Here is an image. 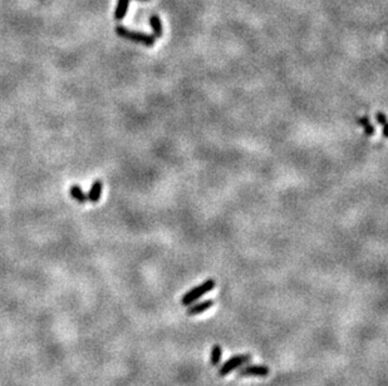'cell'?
Instances as JSON below:
<instances>
[{
  "label": "cell",
  "instance_id": "cell-1",
  "mask_svg": "<svg viewBox=\"0 0 388 386\" xmlns=\"http://www.w3.org/2000/svg\"><path fill=\"white\" fill-rule=\"evenodd\" d=\"M215 286H216V282H215V280H212V278H209V280L204 281L202 283L197 285L196 287L191 288L190 291H187L186 294L184 295V297H182V300H181L182 306H189V305L196 302L197 300L201 299V297L204 296V295H206L207 292L212 291V290L215 288Z\"/></svg>",
  "mask_w": 388,
  "mask_h": 386
},
{
  "label": "cell",
  "instance_id": "cell-2",
  "mask_svg": "<svg viewBox=\"0 0 388 386\" xmlns=\"http://www.w3.org/2000/svg\"><path fill=\"white\" fill-rule=\"evenodd\" d=\"M116 33L117 35H120L121 38H125V39H129L132 42L136 43H141V44L146 45V47H152L154 44V37L149 34H144V33L141 32H134V30H129L126 29L123 27H117L116 28Z\"/></svg>",
  "mask_w": 388,
  "mask_h": 386
},
{
  "label": "cell",
  "instance_id": "cell-3",
  "mask_svg": "<svg viewBox=\"0 0 388 386\" xmlns=\"http://www.w3.org/2000/svg\"><path fill=\"white\" fill-rule=\"evenodd\" d=\"M250 360H252V355L249 354H242V355H237V356L230 357L229 360H226V361L220 366L219 375L220 376H226V375H229L230 372H232L234 370L239 369V367H242L243 365L249 362Z\"/></svg>",
  "mask_w": 388,
  "mask_h": 386
},
{
  "label": "cell",
  "instance_id": "cell-4",
  "mask_svg": "<svg viewBox=\"0 0 388 386\" xmlns=\"http://www.w3.org/2000/svg\"><path fill=\"white\" fill-rule=\"evenodd\" d=\"M270 370L268 366H264V365H248V366L242 367V369L238 371V375L240 377H248V376H259V377H265L268 376Z\"/></svg>",
  "mask_w": 388,
  "mask_h": 386
},
{
  "label": "cell",
  "instance_id": "cell-5",
  "mask_svg": "<svg viewBox=\"0 0 388 386\" xmlns=\"http://www.w3.org/2000/svg\"><path fill=\"white\" fill-rule=\"evenodd\" d=\"M214 306V300H205L201 302H194V304L189 305V309H187L186 314L189 316H196V315L204 314L205 311L210 310Z\"/></svg>",
  "mask_w": 388,
  "mask_h": 386
},
{
  "label": "cell",
  "instance_id": "cell-6",
  "mask_svg": "<svg viewBox=\"0 0 388 386\" xmlns=\"http://www.w3.org/2000/svg\"><path fill=\"white\" fill-rule=\"evenodd\" d=\"M101 195H102V182L101 181H95L93 182L92 187H91V191L88 193V201L92 203H97L100 201Z\"/></svg>",
  "mask_w": 388,
  "mask_h": 386
},
{
  "label": "cell",
  "instance_id": "cell-7",
  "mask_svg": "<svg viewBox=\"0 0 388 386\" xmlns=\"http://www.w3.org/2000/svg\"><path fill=\"white\" fill-rule=\"evenodd\" d=\"M129 2H131V0H118L117 7H116V12H115L116 20H122L123 18H125L126 13H127V9L129 7Z\"/></svg>",
  "mask_w": 388,
  "mask_h": 386
},
{
  "label": "cell",
  "instance_id": "cell-8",
  "mask_svg": "<svg viewBox=\"0 0 388 386\" xmlns=\"http://www.w3.org/2000/svg\"><path fill=\"white\" fill-rule=\"evenodd\" d=\"M222 356V349L220 345H214L211 349V354H210V362H211L212 366H219L220 361H221Z\"/></svg>",
  "mask_w": 388,
  "mask_h": 386
},
{
  "label": "cell",
  "instance_id": "cell-9",
  "mask_svg": "<svg viewBox=\"0 0 388 386\" xmlns=\"http://www.w3.org/2000/svg\"><path fill=\"white\" fill-rule=\"evenodd\" d=\"M70 196L80 203H86L88 200L87 195L82 191V188H81L80 186H72V188H70Z\"/></svg>",
  "mask_w": 388,
  "mask_h": 386
},
{
  "label": "cell",
  "instance_id": "cell-10",
  "mask_svg": "<svg viewBox=\"0 0 388 386\" xmlns=\"http://www.w3.org/2000/svg\"><path fill=\"white\" fill-rule=\"evenodd\" d=\"M149 24H151L152 29H153L154 37L161 38L162 37V23H161V19H160V18L157 17V15H152V17L149 18Z\"/></svg>",
  "mask_w": 388,
  "mask_h": 386
},
{
  "label": "cell",
  "instance_id": "cell-11",
  "mask_svg": "<svg viewBox=\"0 0 388 386\" xmlns=\"http://www.w3.org/2000/svg\"><path fill=\"white\" fill-rule=\"evenodd\" d=\"M358 124H361V126L363 127L364 132H366L367 136H373L374 132H376L374 127L372 126L371 122H369V118H367V117H362V118H359Z\"/></svg>",
  "mask_w": 388,
  "mask_h": 386
},
{
  "label": "cell",
  "instance_id": "cell-12",
  "mask_svg": "<svg viewBox=\"0 0 388 386\" xmlns=\"http://www.w3.org/2000/svg\"><path fill=\"white\" fill-rule=\"evenodd\" d=\"M376 119L377 122H378L379 124H382L383 127H386V123H387V117L384 113H377L376 114Z\"/></svg>",
  "mask_w": 388,
  "mask_h": 386
}]
</instances>
